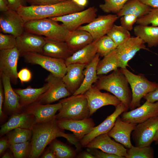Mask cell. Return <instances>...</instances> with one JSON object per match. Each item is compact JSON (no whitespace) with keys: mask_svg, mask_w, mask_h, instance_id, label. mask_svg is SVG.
Instances as JSON below:
<instances>
[{"mask_svg":"<svg viewBox=\"0 0 158 158\" xmlns=\"http://www.w3.org/2000/svg\"><path fill=\"white\" fill-rule=\"evenodd\" d=\"M154 151L150 146L139 147L132 145L127 149L126 158H153Z\"/></svg>","mask_w":158,"mask_h":158,"instance_id":"74e56055","label":"cell"},{"mask_svg":"<svg viewBox=\"0 0 158 158\" xmlns=\"http://www.w3.org/2000/svg\"><path fill=\"white\" fill-rule=\"evenodd\" d=\"M10 145L6 136L1 138L0 140V155H2L6 150L9 147Z\"/></svg>","mask_w":158,"mask_h":158,"instance_id":"816d5d0a","label":"cell"},{"mask_svg":"<svg viewBox=\"0 0 158 158\" xmlns=\"http://www.w3.org/2000/svg\"><path fill=\"white\" fill-rule=\"evenodd\" d=\"M6 135L10 144L20 143L31 141L32 131L30 129L17 128L8 132Z\"/></svg>","mask_w":158,"mask_h":158,"instance_id":"e575fe53","label":"cell"},{"mask_svg":"<svg viewBox=\"0 0 158 158\" xmlns=\"http://www.w3.org/2000/svg\"><path fill=\"white\" fill-rule=\"evenodd\" d=\"M93 85L99 90L109 92L129 109L132 99L131 89L125 75L118 68L107 75H100Z\"/></svg>","mask_w":158,"mask_h":158,"instance_id":"3957f363","label":"cell"},{"mask_svg":"<svg viewBox=\"0 0 158 158\" xmlns=\"http://www.w3.org/2000/svg\"><path fill=\"white\" fill-rule=\"evenodd\" d=\"M158 129V116L138 123L132 133V139L135 146H150Z\"/></svg>","mask_w":158,"mask_h":158,"instance_id":"ba28073f","label":"cell"},{"mask_svg":"<svg viewBox=\"0 0 158 158\" xmlns=\"http://www.w3.org/2000/svg\"><path fill=\"white\" fill-rule=\"evenodd\" d=\"M85 66L75 63L67 65L66 73L62 79L67 89L72 95L80 87L83 82Z\"/></svg>","mask_w":158,"mask_h":158,"instance_id":"d4e9b609","label":"cell"},{"mask_svg":"<svg viewBox=\"0 0 158 158\" xmlns=\"http://www.w3.org/2000/svg\"><path fill=\"white\" fill-rule=\"evenodd\" d=\"M63 138L71 144L75 146L76 151H80L83 147L81 145L80 140L78 139L73 133H65Z\"/></svg>","mask_w":158,"mask_h":158,"instance_id":"f6af8a7d","label":"cell"},{"mask_svg":"<svg viewBox=\"0 0 158 158\" xmlns=\"http://www.w3.org/2000/svg\"><path fill=\"white\" fill-rule=\"evenodd\" d=\"M128 0H104V3L99 5L100 8L104 12L117 14Z\"/></svg>","mask_w":158,"mask_h":158,"instance_id":"ab89813d","label":"cell"},{"mask_svg":"<svg viewBox=\"0 0 158 158\" xmlns=\"http://www.w3.org/2000/svg\"><path fill=\"white\" fill-rule=\"evenodd\" d=\"M84 147L95 148L105 152L126 158L127 149L122 144L112 140L107 133L99 135Z\"/></svg>","mask_w":158,"mask_h":158,"instance_id":"d6986e66","label":"cell"},{"mask_svg":"<svg viewBox=\"0 0 158 158\" xmlns=\"http://www.w3.org/2000/svg\"><path fill=\"white\" fill-rule=\"evenodd\" d=\"M49 84L46 82L42 87L32 88L29 86L24 89H14L18 95L21 107L24 108L35 102L39 97L49 88Z\"/></svg>","mask_w":158,"mask_h":158,"instance_id":"f546056e","label":"cell"},{"mask_svg":"<svg viewBox=\"0 0 158 158\" xmlns=\"http://www.w3.org/2000/svg\"><path fill=\"white\" fill-rule=\"evenodd\" d=\"M96 41L75 52L65 60L66 66L70 64L75 63L86 65L92 60L97 52Z\"/></svg>","mask_w":158,"mask_h":158,"instance_id":"f1b7e54d","label":"cell"},{"mask_svg":"<svg viewBox=\"0 0 158 158\" xmlns=\"http://www.w3.org/2000/svg\"><path fill=\"white\" fill-rule=\"evenodd\" d=\"M97 9L94 6L90 7L85 10L63 16L49 18L62 23L69 31L77 29L81 25L89 23L97 17Z\"/></svg>","mask_w":158,"mask_h":158,"instance_id":"30bf717a","label":"cell"},{"mask_svg":"<svg viewBox=\"0 0 158 158\" xmlns=\"http://www.w3.org/2000/svg\"><path fill=\"white\" fill-rule=\"evenodd\" d=\"M154 141L156 144L158 145V129L157 130L154 138Z\"/></svg>","mask_w":158,"mask_h":158,"instance_id":"91938a15","label":"cell"},{"mask_svg":"<svg viewBox=\"0 0 158 158\" xmlns=\"http://www.w3.org/2000/svg\"><path fill=\"white\" fill-rule=\"evenodd\" d=\"M49 145V147L53 152L56 158L77 157V155L76 150L56 138L52 140Z\"/></svg>","mask_w":158,"mask_h":158,"instance_id":"836d02e7","label":"cell"},{"mask_svg":"<svg viewBox=\"0 0 158 158\" xmlns=\"http://www.w3.org/2000/svg\"><path fill=\"white\" fill-rule=\"evenodd\" d=\"M20 53L17 47L0 50V73L9 77L16 84L18 82V63Z\"/></svg>","mask_w":158,"mask_h":158,"instance_id":"4fadbf2b","label":"cell"},{"mask_svg":"<svg viewBox=\"0 0 158 158\" xmlns=\"http://www.w3.org/2000/svg\"><path fill=\"white\" fill-rule=\"evenodd\" d=\"M4 102V94L2 82L0 79V119L4 118L6 116L2 110L3 105Z\"/></svg>","mask_w":158,"mask_h":158,"instance_id":"681fc988","label":"cell"},{"mask_svg":"<svg viewBox=\"0 0 158 158\" xmlns=\"http://www.w3.org/2000/svg\"><path fill=\"white\" fill-rule=\"evenodd\" d=\"M31 6H42L55 4L67 0H25Z\"/></svg>","mask_w":158,"mask_h":158,"instance_id":"7dc6e473","label":"cell"},{"mask_svg":"<svg viewBox=\"0 0 158 158\" xmlns=\"http://www.w3.org/2000/svg\"><path fill=\"white\" fill-rule=\"evenodd\" d=\"M145 43L138 36L131 37L118 45L116 49L120 61L119 67L125 68L128 62L141 49L147 50Z\"/></svg>","mask_w":158,"mask_h":158,"instance_id":"2e32d148","label":"cell"},{"mask_svg":"<svg viewBox=\"0 0 158 158\" xmlns=\"http://www.w3.org/2000/svg\"><path fill=\"white\" fill-rule=\"evenodd\" d=\"M137 124L123 121L119 116L117 118L112 128L107 134L116 141L128 149L133 145L131 141V134Z\"/></svg>","mask_w":158,"mask_h":158,"instance_id":"ffe728a7","label":"cell"},{"mask_svg":"<svg viewBox=\"0 0 158 158\" xmlns=\"http://www.w3.org/2000/svg\"><path fill=\"white\" fill-rule=\"evenodd\" d=\"M10 8L17 11L21 6H25L26 1L25 0H7Z\"/></svg>","mask_w":158,"mask_h":158,"instance_id":"c3c4849f","label":"cell"},{"mask_svg":"<svg viewBox=\"0 0 158 158\" xmlns=\"http://www.w3.org/2000/svg\"><path fill=\"white\" fill-rule=\"evenodd\" d=\"M32 131L30 158L39 157L47 145L57 137H63L65 134L58 126L55 117L49 121L35 123Z\"/></svg>","mask_w":158,"mask_h":158,"instance_id":"7a4b0ae2","label":"cell"},{"mask_svg":"<svg viewBox=\"0 0 158 158\" xmlns=\"http://www.w3.org/2000/svg\"><path fill=\"white\" fill-rule=\"evenodd\" d=\"M35 123V118L32 114L23 111L20 113L14 114L6 122L1 126L0 136L17 128L32 130Z\"/></svg>","mask_w":158,"mask_h":158,"instance_id":"cb8c5ba5","label":"cell"},{"mask_svg":"<svg viewBox=\"0 0 158 158\" xmlns=\"http://www.w3.org/2000/svg\"><path fill=\"white\" fill-rule=\"evenodd\" d=\"M119 66V59L116 49L99 60L97 68V75L106 74L117 69Z\"/></svg>","mask_w":158,"mask_h":158,"instance_id":"d6a6232c","label":"cell"},{"mask_svg":"<svg viewBox=\"0 0 158 158\" xmlns=\"http://www.w3.org/2000/svg\"><path fill=\"white\" fill-rule=\"evenodd\" d=\"M57 123L60 128L72 132L80 140L90 133L95 126L93 119L90 117L78 120H57Z\"/></svg>","mask_w":158,"mask_h":158,"instance_id":"7402d4cb","label":"cell"},{"mask_svg":"<svg viewBox=\"0 0 158 158\" xmlns=\"http://www.w3.org/2000/svg\"><path fill=\"white\" fill-rule=\"evenodd\" d=\"M85 8L73 0H67L49 5L21 6L17 11L25 23L31 20L60 17L83 10Z\"/></svg>","mask_w":158,"mask_h":158,"instance_id":"6da1fadb","label":"cell"},{"mask_svg":"<svg viewBox=\"0 0 158 158\" xmlns=\"http://www.w3.org/2000/svg\"><path fill=\"white\" fill-rule=\"evenodd\" d=\"M152 8H158V0H139Z\"/></svg>","mask_w":158,"mask_h":158,"instance_id":"f5cc1de1","label":"cell"},{"mask_svg":"<svg viewBox=\"0 0 158 158\" xmlns=\"http://www.w3.org/2000/svg\"><path fill=\"white\" fill-rule=\"evenodd\" d=\"M41 158H56V157L52 150L48 147L46 150Z\"/></svg>","mask_w":158,"mask_h":158,"instance_id":"11a10c76","label":"cell"},{"mask_svg":"<svg viewBox=\"0 0 158 158\" xmlns=\"http://www.w3.org/2000/svg\"><path fill=\"white\" fill-rule=\"evenodd\" d=\"M61 108L56 115L57 120H82L90 117L87 100L84 94L72 95L59 101Z\"/></svg>","mask_w":158,"mask_h":158,"instance_id":"277c9868","label":"cell"},{"mask_svg":"<svg viewBox=\"0 0 158 158\" xmlns=\"http://www.w3.org/2000/svg\"><path fill=\"white\" fill-rule=\"evenodd\" d=\"M8 2L7 0H0V11L2 12L10 9Z\"/></svg>","mask_w":158,"mask_h":158,"instance_id":"db71d44e","label":"cell"},{"mask_svg":"<svg viewBox=\"0 0 158 158\" xmlns=\"http://www.w3.org/2000/svg\"><path fill=\"white\" fill-rule=\"evenodd\" d=\"M25 31L53 40L65 42L69 31L62 24L50 18L26 22Z\"/></svg>","mask_w":158,"mask_h":158,"instance_id":"5b68a950","label":"cell"},{"mask_svg":"<svg viewBox=\"0 0 158 158\" xmlns=\"http://www.w3.org/2000/svg\"><path fill=\"white\" fill-rule=\"evenodd\" d=\"M138 18L132 14H127L121 17L120 18L121 25L128 30L133 29V25L136 23Z\"/></svg>","mask_w":158,"mask_h":158,"instance_id":"7bdbcfd3","label":"cell"},{"mask_svg":"<svg viewBox=\"0 0 158 158\" xmlns=\"http://www.w3.org/2000/svg\"><path fill=\"white\" fill-rule=\"evenodd\" d=\"M87 2V0H78L76 3L80 6L85 7L86 6Z\"/></svg>","mask_w":158,"mask_h":158,"instance_id":"6f0895ef","label":"cell"},{"mask_svg":"<svg viewBox=\"0 0 158 158\" xmlns=\"http://www.w3.org/2000/svg\"><path fill=\"white\" fill-rule=\"evenodd\" d=\"M59 102L54 104H43L34 102L24 108L26 112L33 115L35 118V123L49 121L55 117L56 114L61 108Z\"/></svg>","mask_w":158,"mask_h":158,"instance_id":"603a6c76","label":"cell"},{"mask_svg":"<svg viewBox=\"0 0 158 158\" xmlns=\"http://www.w3.org/2000/svg\"><path fill=\"white\" fill-rule=\"evenodd\" d=\"M115 111L101 123L95 126L92 131L85 136L80 140L83 147H84L92 139L97 136L105 133H107L113 126L117 117L123 113L128 111V109L121 102L115 107Z\"/></svg>","mask_w":158,"mask_h":158,"instance_id":"e0dca14e","label":"cell"},{"mask_svg":"<svg viewBox=\"0 0 158 158\" xmlns=\"http://www.w3.org/2000/svg\"><path fill=\"white\" fill-rule=\"evenodd\" d=\"M87 148L86 150L92 154L95 158H122L117 155L107 153L98 149Z\"/></svg>","mask_w":158,"mask_h":158,"instance_id":"ee69618b","label":"cell"},{"mask_svg":"<svg viewBox=\"0 0 158 158\" xmlns=\"http://www.w3.org/2000/svg\"><path fill=\"white\" fill-rule=\"evenodd\" d=\"M18 77L23 84L24 82H28L31 80L32 74L30 70L27 68H23L18 72Z\"/></svg>","mask_w":158,"mask_h":158,"instance_id":"bcb514c9","label":"cell"},{"mask_svg":"<svg viewBox=\"0 0 158 158\" xmlns=\"http://www.w3.org/2000/svg\"><path fill=\"white\" fill-rule=\"evenodd\" d=\"M100 55L97 53L94 58L89 64L85 65L84 70V78L80 87L73 95L84 94L95 83L99 77L97 68L100 60Z\"/></svg>","mask_w":158,"mask_h":158,"instance_id":"4316f807","label":"cell"},{"mask_svg":"<svg viewBox=\"0 0 158 158\" xmlns=\"http://www.w3.org/2000/svg\"><path fill=\"white\" fill-rule=\"evenodd\" d=\"M151 8L139 0H128L116 15L119 17L126 15L132 14L138 18L147 14Z\"/></svg>","mask_w":158,"mask_h":158,"instance_id":"1f68e13d","label":"cell"},{"mask_svg":"<svg viewBox=\"0 0 158 158\" xmlns=\"http://www.w3.org/2000/svg\"><path fill=\"white\" fill-rule=\"evenodd\" d=\"M78 0H73V1L76 3L78 2ZM77 4V3H76Z\"/></svg>","mask_w":158,"mask_h":158,"instance_id":"94428289","label":"cell"},{"mask_svg":"<svg viewBox=\"0 0 158 158\" xmlns=\"http://www.w3.org/2000/svg\"><path fill=\"white\" fill-rule=\"evenodd\" d=\"M9 148L12 152L14 158H29L31 150V141L11 144Z\"/></svg>","mask_w":158,"mask_h":158,"instance_id":"f35d334b","label":"cell"},{"mask_svg":"<svg viewBox=\"0 0 158 158\" xmlns=\"http://www.w3.org/2000/svg\"><path fill=\"white\" fill-rule=\"evenodd\" d=\"M20 56L26 63L40 65L57 77L62 78L66 73L67 66L64 59L34 52L26 53Z\"/></svg>","mask_w":158,"mask_h":158,"instance_id":"52a82bcc","label":"cell"},{"mask_svg":"<svg viewBox=\"0 0 158 158\" xmlns=\"http://www.w3.org/2000/svg\"><path fill=\"white\" fill-rule=\"evenodd\" d=\"M138 25H148L151 24L153 26H158V8H151L145 15L137 19Z\"/></svg>","mask_w":158,"mask_h":158,"instance_id":"60d3db41","label":"cell"},{"mask_svg":"<svg viewBox=\"0 0 158 158\" xmlns=\"http://www.w3.org/2000/svg\"><path fill=\"white\" fill-rule=\"evenodd\" d=\"M45 38L46 42L43 48L42 54L65 60L73 53L65 42Z\"/></svg>","mask_w":158,"mask_h":158,"instance_id":"484cf974","label":"cell"},{"mask_svg":"<svg viewBox=\"0 0 158 158\" xmlns=\"http://www.w3.org/2000/svg\"><path fill=\"white\" fill-rule=\"evenodd\" d=\"M121 115L123 121L137 124L142 122L158 116V101L152 102L146 100L142 105Z\"/></svg>","mask_w":158,"mask_h":158,"instance_id":"9a60e30c","label":"cell"},{"mask_svg":"<svg viewBox=\"0 0 158 158\" xmlns=\"http://www.w3.org/2000/svg\"><path fill=\"white\" fill-rule=\"evenodd\" d=\"M2 158H14L13 154L12 155L11 153L6 152L3 155Z\"/></svg>","mask_w":158,"mask_h":158,"instance_id":"680465c9","label":"cell"},{"mask_svg":"<svg viewBox=\"0 0 158 158\" xmlns=\"http://www.w3.org/2000/svg\"><path fill=\"white\" fill-rule=\"evenodd\" d=\"M118 18L116 14L99 15L90 23L77 29L87 31L94 41L96 40L107 34Z\"/></svg>","mask_w":158,"mask_h":158,"instance_id":"7c38bea8","label":"cell"},{"mask_svg":"<svg viewBox=\"0 0 158 158\" xmlns=\"http://www.w3.org/2000/svg\"><path fill=\"white\" fill-rule=\"evenodd\" d=\"M117 46L131 36L129 31L121 25L114 24L107 34Z\"/></svg>","mask_w":158,"mask_h":158,"instance_id":"8d00e7d4","label":"cell"},{"mask_svg":"<svg viewBox=\"0 0 158 158\" xmlns=\"http://www.w3.org/2000/svg\"><path fill=\"white\" fill-rule=\"evenodd\" d=\"M84 94L87 100L90 116L103 106L111 105L116 107L121 102L114 95L102 92L93 85Z\"/></svg>","mask_w":158,"mask_h":158,"instance_id":"8fae6325","label":"cell"},{"mask_svg":"<svg viewBox=\"0 0 158 158\" xmlns=\"http://www.w3.org/2000/svg\"><path fill=\"white\" fill-rule=\"evenodd\" d=\"M0 76L4 91L5 113L12 114L21 112L23 108L20 104L19 97L12 88L10 78L3 73H0Z\"/></svg>","mask_w":158,"mask_h":158,"instance_id":"44dd1931","label":"cell"},{"mask_svg":"<svg viewBox=\"0 0 158 158\" xmlns=\"http://www.w3.org/2000/svg\"><path fill=\"white\" fill-rule=\"evenodd\" d=\"M76 157L79 158H95L94 156L87 151L81 152L77 155Z\"/></svg>","mask_w":158,"mask_h":158,"instance_id":"9f6ffc18","label":"cell"},{"mask_svg":"<svg viewBox=\"0 0 158 158\" xmlns=\"http://www.w3.org/2000/svg\"><path fill=\"white\" fill-rule=\"evenodd\" d=\"M143 98L152 102L158 101V89L147 94Z\"/></svg>","mask_w":158,"mask_h":158,"instance_id":"f907efd6","label":"cell"},{"mask_svg":"<svg viewBox=\"0 0 158 158\" xmlns=\"http://www.w3.org/2000/svg\"><path fill=\"white\" fill-rule=\"evenodd\" d=\"M135 35L141 38L149 47L158 46V27L138 25L133 28Z\"/></svg>","mask_w":158,"mask_h":158,"instance_id":"4dcf8cb0","label":"cell"},{"mask_svg":"<svg viewBox=\"0 0 158 158\" xmlns=\"http://www.w3.org/2000/svg\"><path fill=\"white\" fill-rule=\"evenodd\" d=\"M16 37L9 34L0 33V50L12 49L16 47Z\"/></svg>","mask_w":158,"mask_h":158,"instance_id":"b9f144b4","label":"cell"},{"mask_svg":"<svg viewBox=\"0 0 158 158\" xmlns=\"http://www.w3.org/2000/svg\"><path fill=\"white\" fill-rule=\"evenodd\" d=\"M25 23L17 11L10 9L1 12L0 29L2 33L11 34L16 37L24 31Z\"/></svg>","mask_w":158,"mask_h":158,"instance_id":"5bb4252c","label":"cell"},{"mask_svg":"<svg viewBox=\"0 0 158 158\" xmlns=\"http://www.w3.org/2000/svg\"><path fill=\"white\" fill-rule=\"evenodd\" d=\"M45 81L49 83V87L35 102L49 104L72 95L66 87L62 78L50 73L45 79Z\"/></svg>","mask_w":158,"mask_h":158,"instance_id":"9c48e42d","label":"cell"},{"mask_svg":"<svg viewBox=\"0 0 158 158\" xmlns=\"http://www.w3.org/2000/svg\"><path fill=\"white\" fill-rule=\"evenodd\" d=\"M97 52L103 57L116 49L117 45L111 38L107 35L96 40Z\"/></svg>","mask_w":158,"mask_h":158,"instance_id":"d590c367","label":"cell"},{"mask_svg":"<svg viewBox=\"0 0 158 158\" xmlns=\"http://www.w3.org/2000/svg\"><path fill=\"white\" fill-rule=\"evenodd\" d=\"M93 39L86 31L77 29L70 31L65 42L73 53L91 43Z\"/></svg>","mask_w":158,"mask_h":158,"instance_id":"83f0119b","label":"cell"},{"mask_svg":"<svg viewBox=\"0 0 158 158\" xmlns=\"http://www.w3.org/2000/svg\"><path fill=\"white\" fill-rule=\"evenodd\" d=\"M120 69L125 75L131 87L132 99L130 110L140 107L142 98L158 89V83L149 81L143 74H134L126 68H121Z\"/></svg>","mask_w":158,"mask_h":158,"instance_id":"8992f818","label":"cell"},{"mask_svg":"<svg viewBox=\"0 0 158 158\" xmlns=\"http://www.w3.org/2000/svg\"><path fill=\"white\" fill-rule=\"evenodd\" d=\"M16 38V47L20 53V56L30 52L42 53L46 42L45 37L25 31Z\"/></svg>","mask_w":158,"mask_h":158,"instance_id":"ac0fdd59","label":"cell"}]
</instances>
